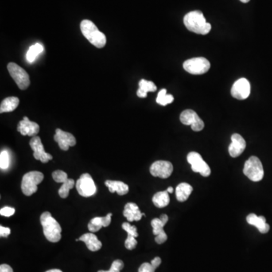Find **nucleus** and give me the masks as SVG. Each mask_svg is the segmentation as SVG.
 <instances>
[{
  "label": "nucleus",
  "mask_w": 272,
  "mask_h": 272,
  "mask_svg": "<svg viewBox=\"0 0 272 272\" xmlns=\"http://www.w3.org/2000/svg\"><path fill=\"white\" fill-rule=\"evenodd\" d=\"M40 222L45 238L52 243H57L61 238V227L49 212H44L40 216Z\"/></svg>",
  "instance_id": "3"
},
{
  "label": "nucleus",
  "mask_w": 272,
  "mask_h": 272,
  "mask_svg": "<svg viewBox=\"0 0 272 272\" xmlns=\"http://www.w3.org/2000/svg\"><path fill=\"white\" fill-rule=\"evenodd\" d=\"M180 121L183 124L191 126L192 130L195 132L201 131L204 128V122L200 119L195 110H185L180 115Z\"/></svg>",
  "instance_id": "10"
},
{
  "label": "nucleus",
  "mask_w": 272,
  "mask_h": 272,
  "mask_svg": "<svg viewBox=\"0 0 272 272\" xmlns=\"http://www.w3.org/2000/svg\"><path fill=\"white\" fill-rule=\"evenodd\" d=\"M43 52V46L40 43H36L35 45L30 47L29 50L27 53V60H28V62H33L36 57Z\"/></svg>",
  "instance_id": "27"
},
{
  "label": "nucleus",
  "mask_w": 272,
  "mask_h": 272,
  "mask_svg": "<svg viewBox=\"0 0 272 272\" xmlns=\"http://www.w3.org/2000/svg\"><path fill=\"white\" fill-rule=\"evenodd\" d=\"M15 212V210L14 208L10 207H5L0 210V214L1 215H3L5 217H10L12 215H14Z\"/></svg>",
  "instance_id": "35"
},
{
  "label": "nucleus",
  "mask_w": 272,
  "mask_h": 272,
  "mask_svg": "<svg viewBox=\"0 0 272 272\" xmlns=\"http://www.w3.org/2000/svg\"><path fill=\"white\" fill-rule=\"evenodd\" d=\"M136 238L130 234H128L127 238L125 241V246L127 250H132L136 248V246H137V243H138Z\"/></svg>",
  "instance_id": "34"
},
{
  "label": "nucleus",
  "mask_w": 272,
  "mask_h": 272,
  "mask_svg": "<svg viewBox=\"0 0 272 272\" xmlns=\"http://www.w3.org/2000/svg\"><path fill=\"white\" fill-rule=\"evenodd\" d=\"M112 213H108L105 217H95L90 221L88 224V228L91 232H97L102 227H107L111 222Z\"/></svg>",
  "instance_id": "21"
},
{
  "label": "nucleus",
  "mask_w": 272,
  "mask_h": 272,
  "mask_svg": "<svg viewBox=\"0 0 272 272\" xmlns=\"http://www.w3.org/2000/svg\"><path fill=\"white\" fill-rule=\"evenodd\" d=\"M193 191V188L188 183H181L178 185L176 190V198L179 202H184L188 200L191 194Z\"/></svg>",
  "instance_id": "24"
},
{
  "label": "nucleus",
  "mask_w": 272,
  "mask_h": 272,
  "mask_svg": "<svg viewBox=\"0 0 272 272\" xmlns=\"http://www.w3.org/2000/svg\"><path fill=\"white\" fill-rule=\"evenodd\" d=\"M246 147L244 138L241 135L235 133L231 136V143L228 148V152L231 157H238L244 151Z\"/></svg>",
  "instance_id": "17"
},
{
  "label": "nucleus",
  "mask_w": 272,
  "mask_h": 272,
  "mask_svg": "<svg viewBox=\"0 0 272 272\" xmlns=\"http://www.w3.org/2000/svg\"><path fill=\"white\" fill-rule=\"evenodd\" d=\"M75 185V181L74 179H68L65 182L63 183L59 191V196L61 198H67L69 195L70 190L72 189Z\"/></svg>",
  "instance_id": "28"
},
{
  "label": "nucleus",
  "mask_w": 272,
  "mask_h": 272,
  "mask_svg": "<svg viewBox=\"0 0 272 272\" xmlns=\"http://www.w3.org/2000/svg\"><path fill=\"white\" fill-rule=\"evenodd\" d=\"M122 227L123 228V230H125L127 232L128 234H130V235L135 237V238H137L138 236L137 227L136 226H131L128 222H124V223H122Z\"/></svg>",
  "instance_id": "33"
},
{
  "label": "nucleus",
  "mask_w": 272,
  "mask_h": 272,
  "mask_svg": "<svg viewBox=\"0 0 272 272\" xmlns=\"http://www.w3.org/2000/svg\"><path fill=\"white\" fill-rule=\"evenodd\" d=\"M45 272H63L62 271L59 270V269H51V270L47 271Z\"/></svg>",
  "instance_id": "40"
},
{
  "label": "nucleus",
  "mask_w": 272,
  "mask_h": 272,
  "mask_svg": "<svg viewBox=\"0 0 272 272\" xmlns=\"http://www.w3.org/2000/svg\"><path fill=\"white\" fill-rule=\"evenodd\" d=\"M78 193L84 197H89L96 193V186L94 180L89 173L82 175L76 182Z\"/></svg>",
  "instance_id": "8"
},
{
  "label": "nucleus",
  "mask_w": 272,
  "mask_h": 272,
  "mask_svg": "<svg viewBox=\"0 0 272 272\" xmlns=\"http://www.w3.org/2000/svg\"><path fill=\"white\" fill-rule=\"evenodd\" d=\"M80 30L83 36L91 45L98 48H104L107 43L106 36L101 32L96 25L90 20H83L80 23Z\"/></svg>",
  "instance_id": "2"
},
{
  "label": "nucleus",
  "mask_w": 272,
  "mask_h": 272,
  "mask_svg": "<svg viewBox=\"0 0 272 272\" xmlns=\"http://www.w3.org/2000/svg\"><path fill=\"white\" fill-rule=\"evenodd\" d=\"M7 68L9 74L13 78L20 90H25L29 87L30 84L29 75L22 67L15 63L11 62L8 64Z\"/></svg>",
  "instance_id": "6"
},
{
  "label": "nucleus",
  "mask_w": 272,
  "mask_h": 272,
  "mask_svg": "<svg viewBox=\"0 0 272 272\" xmlns=\"http://www.w3.org/2000/svg\"><path fill=\"white\" fill-rule=\"evenodd\" d=\"M44 175L38 171L28 172L23 176L21 181V190L26 196H30L37 191V185L43 181Z\"/></svg>",
  "instance_id": "4"
},
{
  "label": "nucleus",
  "mask_w": 272,
  "mask_h": 272,
  "mask_svg": "<svg viewBox=\"0 0 272 272\" xmlns=\"http://www.w3.org/2000/svg\"><path fill=\"white\" fill-rule=\"evenodd\" d=\"M246 222L251 226H255L262 234H266L270 230V226L267 224L264 216H257L256 214L251 213L246 217Z\"/></svg>",
  "instance_id": "18"
},
{
  "label": "nucleus",
  "mask_w": 272,
  "mask_h": 272,
  "mask_svg": "<svg viewBox=\"0 0 272 272\" xmlns=\"http://www.w3.org/2000/svg\"><path fill=\"white\" fill-rule=\"evenodd\" d=\"M187 160L191 164V169L195 172H198L201 176L207 177L211 174V169L208 164L203 160L200 153L191 152L187 156Z\"/></svg>",
  "instance_id": "9"
},
{
  "label": "nucleus",
  "mask_w": 272,
  "mask_h": 272,
  "mask_svg": "<svg viewBox=\"0 0 272 272\" xmlns=\"http://www.w3.org/2000/svg\"><path fill=\"white\" fill-rule=\"evenodd\" d=\"M40 126L36 122L30 121L28 117H24L17 125V131L22 136H35L40 132Z\"/></svg>",
  "instance_id": "16"
},
{
  "label": "nucleus",
  "mask_w": 272,
  "mask_h": 272,
  "mask_svg": "<svg viewBox=\"0 0 272 272\" xmlns=\"http://www.w3.org/2000/svg\"><path fill=\"white\" fill-rule=\"evenodd\" d=\"M183 67L189 74L200 75L206 74L210 70V63L205 58H194L184 61Z\"/></svg>",
  "instance_id": "7"
},
{
  "label": "nucleus",
  "mask_w": 272,
  "mask_h": 272,
  "mask_svg": "<svg viewBox=\"0 0 272 272\" xmlns=\"http://www.w3.org/2000/svg\"><path fill=\"white\" fill-rule=\"evenodd\" d=\"M250 82L245 78H241L233 85L231 90V95L238 100H244L250 96Z\"/></svg>",
  "instance_id": "13"
},
{
  "label": "nucleus",
  "mask_w": 272,
  "mask_h": 272,
  "mask_svg": "<svg viewBox=\"0 0 272 272\" xmlns=\"http://www.w3.org/2000/svg\"><path fill=\"white\" fill-rule=\"evenodd\" d=\"M19 98L17 97H8L5 98L0 105V113H9L14 111L19 105Z\"/></svg>",
  "instance_id": "23"
},
{
  "label": "nucleus",
  "mask_w": 272,
  "mask_h": 272,
  "mask_svg": "<svg viewBox=\"0 0 272 272\" xmlns=\"http://www.w3.org/2000/svg\"><path fill=\"white\" fill-rule=\"evenodd\" d=\"M123 215L129 222H134V221L141 220L142 215H145V214L142 213L140 211L138 205L136 203H128L125 206Z\"/></svg>",
  "instance_id": "19"
},
{
  "label": "nucleus",
  "mask_w": 272,
  "mask_h": 272,
  "mask_svg": "<svg viewBox=\"0 0 272 272\" xmlns=\"http://www.w3.org/2000/svg\"><path fill=\"white\" fill-rule=\"evenodd\" d=\"M54 139L59 144V148L62 151H67L70 147H74L76 144V138L71 133L63 131L60 129L55 130Z\"/></svg>",
  "instance_id": "15"
},
{
  "label": "nucleus",
  "mask_w": 272,
  "mask_h": 272,
  "mask_svg": "<svg viewBox=\"0 0 272 272\" xmlns=\"http://www.w3.org/2000/svg\"><path fill=\"white\" fill-rule=\"evenodd\" d=\"M157 103L159 105H162V106H166V105H169L172 103L174 101V98L172 95H167L166 94V90H160L159 91L158 95L157 98Z\"/></svg>",
  "instance_id": "29"
},
{
  "label": "nucleus",
  "mask_w": 272,
  "mask_h": 272,
  "mask_svg": "<svg viewBox=\"0 0 272 272\" xmlns=\"http://www.w3.org/2000/svg\"><path fill=\"white\" fill-rule=\"evenodd\" d=\"M124 267V263L121 259H117V260L114 261L113 262L112 265H111V267H110V270L108 271H98V272H121Z\"/></svg>",
  "instance_id": "32"
},
{
  "label": "nucleus",
  "mask_w": 272,
  "mask_h": 272,
  "mask_svg": "<svg viewBox=\"0 0 272 272\" xmlns=\"http://www.w3.org/2000/svg\"><path fill=\"white\" fill-rule=\"evenodd\" d=\"M10 158L9 154L6 151H2L0 153V168L2 169H6L9 167Z\"/></svg>",
  "instance_id": "30"
},
{
  "label": "nucleus",
  "mask_w": 272,
  "mask_h": 272,
  "mask_svg": "<svg viewBox=\"0 0 272 272\" xmlns=\"http://www.w3.org/2000/svg\"><path fill=\"white\" fill-rule=\"evenodd\" d=\"M11 234V229L9 227H3L0 226V236L2 238H7L9 234Z\"/></svg>",
  "instance_id": "37"
},
{
  "label": "nucleus",
  "mask_w": 272,
  "mask_h": 272,
  "mask_svg": "<svg viewBox=\"0 0 272 272\" xmlns=\"http://www.w3.org/2000/svg\"><path fill=\"white\" fill-rule=\"evenodd\" d=\"M240 1L243 2V3H247V2H250V0H240Z\"/></svg>",
  "instance_id": "42"
},
{
  "label": "nucleus",
  "mask_w": 272,
  "mask_h": 272,
  "mask_svg": "<svg viewBox=\"0 0 272 272\" xmlns=\"http://www.w3.org/2000/svg\"><path fill=\"white\" fill-rule=\"evenodd\" d=\"M166 191L169 192V194L172 193V192H173V188H172V187H169Z\"/></svg>",
  "instance_id": "41"
},
{
  "label": "nucleus",
  "mask_w": 272,
  "mask_h": 272,
  "mask_svg": "<svg viewBox=\"0 0 272 272\" xmlns=\"http://www.w3.org/2000/svg\"><path fill=\"white\" fill-rule=\"evenodd\" d=\"M153 204L158 208H164L169 205V192L167 191H160L153 195L152 199Z\"/></svg>",
  "instance_id": "26"
},
{
  "label": "nucleus",
  "mask_w": 272,
  "mask_h": 272,
  "mask_svg": "<svg viewBox=\"0 0 272 272\" xmlns=\"http://www.w3.org/2000/svg\"><path fill=\"white\" fill-rule=\"evenodd\" d=\"M161 262H162V261H161V258H160V257H155V258H153V260L151 261V263L153 265L154 269H157V268L160 266Z\"/></svg>",
  "instance_id": "39"
},
{
  "label": "nucleus",
  "mask_w": 272,
  "mask_h": 272,
  "mask_svg": "<svg viewBox=\"0 0 272 272\" xmlns=\"http://www.w3.org/2000/svg\"><path fill=\"white\" fill-rule=\"evenodd\" d=\"M184 24L188 30L197 34L207 35L211 30V24L207 22L200 11H193L185 15Z\"/></svg>",
  "instance_id": "1"
},
{
  "label": "nucleus",
  "mask_w": 272,
  "mask_h": 272,
  "mask_svg": "<svg viewBox=\"0 0 272 272\" xmlns=\"http://www.w3.org/2000/svg\"><path fill=\"white\" fill-rule=\"evenodd\" d=\"M156 269L153 268L151 263H148V262H145L140 266L138 269V272H155Z\"/></svg>",
  "instance_id": "36"
},
{
  "label": "nucleus",
  "mask_w": 272,
  "mask_h": 272,
  "mask_svg": "<svg viewBox=\"0 0 272 272\" xmlns=\"http://www.w3.org/2000/svg\"><path fill=\"white\" fill-rule=\"evenodd\" d=\"M0 272H14L11 266L6 264H2L0 265Z\"/></svg>",
  "instance_id": "38"
},
{
  "label": "nucleus",
  "mask_w": 272,
  "mask_h": 272,
  "mask_svg": "<svg viewBox=\"0 0 272 272\" xmlns=\"http://www.w3.org/2000/svg\"><path fill=\"white\" fill-rule=\"evenodd\" d=\"M169 217L167 215L163 214L160 218H156L151 221L153 234L155 235V241L158 244H162L167 240V235L164 230V227L167 223Z\"/></svg>",
  "instance_id": "11"
},
{
  "label": "nucleus",
  "mask_w": 272,
  "mask_h": 272,
  "mask_svg": "<svg viewBox=\"0 0 272 272\" xmlns=\"http://www.w3.org/2000/svg\"><path fill=\"white\" fill-rule=\"evenodd\" d=\"M81 241L86 243L87 248L90 251L95 252L102 248V243L97 238L96 235L92 233H87L83 234L79 239H76V241Z\"/></svg>",
  "instance_id": "20"
},
{
  "label": "nucleus",
  "mask_w": 272,
  "mask_h": 272,
  "mask_svg": "<svg viewBox=\"0 0 272 272\" xmlns=\"http://www.w3.org/2000/svg\"><path fill=\"white\" fill-rule=\"evenodd\" d=\"M243 173L251 181H261L264 177V169L260 160L255 156L250 157L245 163Z\"/></svg>",
  "instance_id": "5"
},
{
  "label": "nucleus",
  "mask_w": 272,
  "mask_h": 272,
  "mask_svg": "<svg viewBox=\"0 0 272 272\" xmlns=\"http://www.w3.org/2000/svg\"><path fill=\"white\" fill-rule=\"evenodd\" d=\"M52 178H53L54 181L58 183H62V184L68 179L67 173L62 170H56L53 172Z\"/></svg>",
  "instance_id": "31"
},
{
  "label": "nucleus",
  "mask_w": 272,
  "mask_h": 272,
  "mask_svg": "<svg viewBox=\"0 0 272 272\" xmlns=\"http://www.w3.org/2000/svg\"><path fill=\"white\" fill-rule=\"evenodd\" d=\"M30 146L33 151V157L36 160H40L43 164L48 163L49 160H52V156L45 151L41 138L38 136H33L30 141Z\"/></svg>",
  "instance_id": "14"
},
{
  "label": "nucleus",
  "mask_w": 272,
  "mask_h": 272,
  "mask_svg": "<svg viewBox=\"0 0 272 272\" xmlns=\"http://www.w3.org/2000/svg\"><path fill=\"white\" fill-rule=\"evenodd\" d=\"M173 172V166L169 161L158 160L151 166L150 172L154 177L167 179Z\"/></svg>",
  "instance_id": "12"
},
{
  "label": "nucleus",
  "mask_w": 272,
  "mask_h": 272,
  "mask_svg": "<svg viewBox=\"0 0 272 272\" xmlns=\"http://www.w3.org/2000/svg\"><path fill=\"white\" fill-rule=\"evenodd\" d=\"M105 185L111 193L117 192L119 195H125L129 192V186L122 181L107 180L105 181Z\"/></svg>",
  "instance_id": "22"
},
{
  "label": "nucleus",
  "mask_w": 272,
  "mask_h": 272,
  "mask_svg": "<svg viewBox=\"0 0 272 272\" xmlns=\"http://www.w3.org/2000/svg\"><path fill=\"white\" fill-rule=\"evenodd\" d=\"M139 88L137 91V95L139 98H146L148 92H153L157 90V86L152 81L146 79H141L138 83Z\"/></svg>",
  "instance_id": "25"
}]
</instances>
